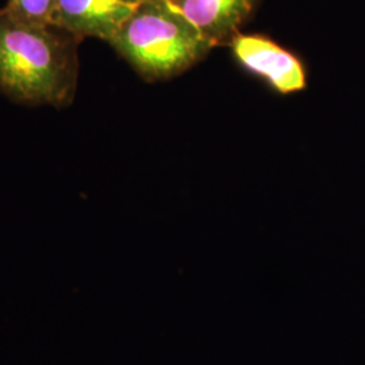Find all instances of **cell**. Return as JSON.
<instances>
[{
	"label": "cell",
	"instance_id": "cell-1",
	"mask_svg": "<svg viewBox=\"0 0 365 365\" xmlns=\"http://www.w3.org/2000/svg\"><path fill=\"white\" fill-rule=\"evenodd\" d=\"M78 78L72 39L0 10V91L27 105L71 103Z\"/></svg>",
	"mask_w": 365,
	"mask_h": 365
},
{
	"label": "cell",
	"instance_id": "cell-2",
	"mask_svg": "<svg viewBox=\"0 0 365 365\" xmlns=\"http://www.w3.org/2000/svg\"><path fill=\"white\" fill-rule=\"evenodd\" d=\"M108 43L150 81L182 73L212 49L167 0H143Z\"/></svg>",
	"mask_w": 365,
	"mask_h": 365
},
{
	"label": "cell",
	"instance_id": "cell-5",
	"mask_svg": "<svg viewBox=\"0 0 365 365\" xmlns=\"http://www.w3.org/2000/svg\"><path fill=\"white\" fill-rule=\"evenodd\" d=\"M199 30L211 46L229 45L249 18L256 0H167Z\"/></svg>",
	"mask_w": 365,
	"mask_h": 365
},
{
	"label": "cell",
	"instance_id": "cell-6",
	"mask_svg": "<svg viewBox=\"0 0 365 365\" xmlns=\"http://www.w3.org/2000/svg\"><path fill=\"white\" fill-rule=\"evenodd\" d=\"M4 9L30 24L56 27L57 0H9Z\"/></svg>",
	"mask_w": 365,
	"mask_h": 365
},
{
	"label": "cell",
	"instance_id": "cell-3",
	"mask_svg": "<svg viewBox=\"0 0 365 365\" xmlns=\"http://www.w3.org/2000/svg\"><path fill=\"white\" fill-rule=\"evenodd\" d=\"M229 46L241 66L265 80L274 91L292 93L306 88V71L299 58L272 39L238 33Z\"/></svg>",
	"mask_w": 365,
	"mask_h": 365
},
{
	"label": "cell",
	"instance_id": "cell-4",
	"mask_svg": "<svg viewBox=\"0 0 365 365\" xmlns=\"http://www.w3.org/2000/svg\"><path fill=\"white\" fill-rule=\"evenodd\" d=\"M143 0H57L56 27L76 38L110 42Z\"/></svg>",
	"mask_w": 365,
	"mask_h": 365
}]
</instances>
